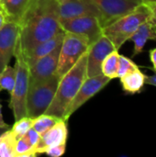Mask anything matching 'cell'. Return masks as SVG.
I'll use <instances>...</instances> for the list:
<instances>
[{"label": "cell", "instance_id": "31", "mask_svg": "<svg viewBox=\"0 0 156 157\" xmlns=\"http://www.w3.org/2000/svg\"><path fill=\"white\" fill-rule=\"evenodd\" d=\"M0 128L2 129H6V130H8L10 128V126L8 124H6L3 119V115H2V108H1V105H0Z\"/></svg>", "mask_w": 156, "mask_h": 157}, {"label": "cell", "instance_id": "32", "mask_svg": "<svg viewBox=\"0 0 156 157\" xmlns=\"http://www.w3.org/2000/svg\"><path fill=\"white\" fill-rule=\"evenodd\" d=\"M142 3L147 6H152L156 5V0H142Z\"/></svg>", "mask_w": 156, "mask_h": 157}, {"label": "cell", "instance_id": "14", "mask_svg": "<svg viewBox=\"0 0 156 157\" xmlns=\"http://www.w3.org/2000/svg\"><path fill=\"white\" fill-rule=\"evenodd\" d=\"M67 126L66 121L61 120L56 124H54L51 129L46 131L40 135L38 144L35 146L36 155L44 154L51 147L64 144L67 140Z\"/></svg>", "mask_w": 156, "mask_h": 157}, {"label": "cell", "instance_id": "25", "mask_svg": "<svg viewBox=\"0 0 156 157\" xmlns=\"http://www.w3.org/2000/svg\"><path fill=\"white\" fill-rule=\"evenodd\" d=\"M139 66L130 58L120 54L119 58V65H118V71H117V78H120L129 72L138 68Z\"/></svg>", "mask_w": 156, "mask_h": 157}, {"label": "cell", "instance_id": "8", "mask_svg": "<svg viewBox=\"0 0 156 157\" xmlns=\"http://www.w3.org/2000/svg\"><path fill=\"white\" fill-rule=\"evenodd\" d=\"M61 28L65 32H71L87 39L90 45L97 41L102 35V26L95 16H83L60 22Z\"/></svg>", "mask_w": 156, "mask_h": 157}, {"label": "cell", "instance_id": "17", "mask_svg": "<svg viewBox=\"0 0 156 157\" xmlns=\"http://www.w3.org/2000/svg\"><path fill=\"white\" fill-rule=\"evenodd\" d=\"M120 79L122 89L126 94L130 95L141 93L146 85V75L143 73L139 67L129 72Z\"/></svg>", "mask_w": 156, "mask_h": 157}, {"label": "cell", "instance_id": "30", "mask_svg": "<svg viewBox=\"0 0 156 157\" xmlns=\"http://www.w3.org/2000/svg\"><path fill=\"white\" fill-rule=\"evenodd\" d=\"M145 83L150 86H156V73H154L152 75H146V81Z\"/></svg>", "mask_w": 156, "mask_h": 157}, {"label": "cell", "instance_id": "3", "mask_svg": "<svg viewBox=\"0 0 156 157\" xmlns=\"http://www.w3.org/2000/svg\"><path fill=\"white\" fill-rule=\"evenodd\" d=\"M150 17L151 11L149 6L142 4L133 11L104 27L102 33L119 51L127 40H131L139 27L150 19Z\"/></svg>", "mask_w": 156, "mask_h": 157}, {"label": "cell", "instance_id": "2", "mask_svg": "<svg viewBox=\"0 0 156 157\" xmlns=\"http://www.w3.org/2000/svg\"><path fill=\"white\" fill-rule=\"evenodd\" d=\"M86 60L87 52L60 78L54 98L45 111V114L64 120L65 112L71 101L86 78Z\"/></svg>", "mask_w": 156, "mask_h": 157}, {"label": "cell", "instance_id": "10", "mask_svg": "<svg viewBox=\"0 0 156 157\" xmlns=\"http://www.w3.org/2000/svg\"><path fill=\"white\" fill-rule=\"evenodd\" d=\"M117 50L112 42L104 35L89 46L86 60V77L101 75V64L104 59L113 51Z\"/></svg>", "mask_w": 156, "mask_h": 157}, {"label": "cell", "instance_id": "20", "mask_svg": "<svg viewBox=\"0 0 156 157\" xmlns=\"http://www.w3.org/2000/svg\"><path fill=\"white\" fill-rule=\"evenodd\" d=\"M119 58H120L119 51L115 50L112 52H110L104 59V61L101 64V72L105 76H107L110 79L117 78Z\"/></svg>", "mask_w": 156, "mask_h": 157}, {"label": "cell", "instance_id": "4", "mask_svg": "<svg viewBox=\"0 0 156 157\" xmlns=\"http://www.w3.org/2000/svg\"><path fill=\"white\" fill-rule=\"evenodd\" d=\"M14 56L16 58V81L10 93L9 108L13 112L15 121L27 116V95L29 87V66L25 60L19 39L17 42Z\"/></svg>", "mask_w": 156, "mask_h": 157}, {"label": "cell", "instance_id": "23", "mask_svg": "<svg viewBox=\"0 0 156 157\" xmlns=\"http://www.w3.org/2000/svg\"><path fill=\"white\" fill-rule=\"evenodd\" d=\"M32 124H33V119L28 116H25L17 121H15V123L10 129V131L12 132L14 136L17 138V140H18L30 128H32Z\"/></svg>", "mask_w": 156, "mask_h": 157}, {"label": "cell", "instance_id": "5", "mask_svg": "<svg viewBox=\"0 0 156 157\" xmlns=\"http://www.w3.org/2000/svg\"><path fill=\"white\" fill-rule=\"evenodd\" d=\"M60 78L53 75L48 80L29 87L26 102L28 117L34 119L45 113L54 98Z\"/></svg>", "mask_w": 156, "mask_h": 157}, {"label": "cell", "instance_id": "16", "mask_svg": "<svg viewBox=\"0 0 156 157\" xmlns=\"http://www.w3.org/2000/svg\"><path fill=\"white\" fill-rule=\"evenodd\" d=\"M131 40L134 44L132 57H135L143 52L148 40H156V27L150 20L143 23L131 38Z\"/></svg>", "mask_w": 156, "mask_h": 157}, {"label": "cell", "instance_id": "33", "mask_svg": "<svg viewBox=\"0 0 156 157\" xmlns=\"http://www.w3.org/2000/svg\"><path fill=\"white\" fill-rule=\"evenodd\" d=\"M6 131V129H2V128H0V136H1V135L3 134V132H5Z\"/></svg>", "mask_w": 156, "mask_h": 157}, {"label": "cell", "instance_id": "22", "mask_svg": "<svg viewBox=\"0 0 156 157\" xmlns=\"http://www.w3.org/2000/svg\"><path fill=\"white\" fill-rule=\"evenodd\" d=\"M16 81V68L9 64L0 73V91L6 90L11 93Z\"/></svg>", "mask_w": 156, "mask_h": 157}, {"label": "cell", "instance_id": "6", "mask_svg": "<svg viewBox=\"0 0 156 157\" xmlns=\"http://www.w3.org/2000/svg\"><path fill=\"white\" fill-rule=\"evenodd\" d=\"M89 46L90 44L86 38L64 31L55 75L62 77L67 73L78 62L83 54L88 51Z\"/></svg>", "mask_w": 156, "mask_h": 157}, {"label": "cell", "instance_id": "15", "mask_svg": "<svg viewBox=\"0 0 156 157\" xmlns=\"http://www.w3.org/2000/svg\"><path fill=\"white\" fill-rule=\"evenodd\" d=\"M63 36H64V31H61L55 36L50 38L49 40L37 44L27 53H23L29 66H31L37 61L48 55L52 51H54L57 47H59L62 44Z\"/></svg>", "mask_w": 156, "mask_h": 157}, {"label": "cell", "instance_id": "12", "mask_svg": "<svg viewBox=\"0 0 156 157\" xmlns=\"http://www.w3.org/2000/svg\"><path fill=\"white\" fill-rule=\"evenodd\" d=\"M19 39L18 24L7 22L0 29V73L9 64Z\"/></svg>", "mask_w": 156, "mask_h": 157}, {"label": "cell", "instance_id": "29", "mask_svg": "<svg viewBox=\"0 0 156 157\" xmlns=\"http://www.w3.org/2000/svg\"><path fill=\"white\" fill-rule=\"evenodd\" d=\"M150 11H151V17H150V21L156 27V5L149 6Z\"/></svg>", "mask_w": 156, "mask_h": 157}, {"label": "cell", "instance_id": "19", "mask_svg": "<svg viewBox=\"0 0 156 157\" xmlns=\"http://www.w3.org/2000/svg\"><path fill=\"white\" fill-rule=\"evenodd\" d=\"M17 142L10 129L3 132L0 136V157H14Z\"/></svg>", "mask_w": 156, "mask_h": 157}, {"label": "cell", "instance_id": "21", "mask_svg": "<svg viewBox=\"0 0 156 157\" xmlns=\"http://www.w3.org/2000/svg\"><path fill=\"white\" fill-rule=\"evenodd\" d=\"M62 119H59L55 116L48 115V114H41L36 118L33 119V124L32 128L39 133L43 134L46 131L51 129L54 124H56L59 121Z\"/></svg>", "mask_w": 156, "mask_h": 157}, {"label": "cell", "instance_id": "18", "mask_svg": "<svg viewBox=\"0 0 156 157\" xmlns=\"http://www.w3.org/2000/svg\"><path fill=\"white\" fill-rule=\"evenodd\" d=\"M29 2L30 0H0V4L6 10L9 22L17 24L19 23Z\"/></svg>", "mask_w": 156, "mask_h": 157}, {"label": "cell", "instance_id": "9", "mask_svg": "<svg viewBox=\"0 0 156 157\" xmlns=\"http://www.w3.org/2000/svg\"><path fill=\"white\" fill-rule=\"evenodd\" d=\"M110 78L105 76L103 74L92 77H86L80 86L79 90L77 91L76 95L71 101L65 112L64 120L67 121L86 102H87L101 89H103L110 82Z\"/></svg>", "mask_w": 156, "mask_h": 157}, {"label": "cell", "instance_id": "1", "mask_svg": "<svg viewBox=\"0 0 156 157\" xmlns=\"http://www.w3.org/2000/svg\"><path fill=\"white\" fill-rule=\"evenodd\" d=\"M19 41L23 53L61 31L57 0H30L19 23Z\"/></svg>", "mask_w": 156, "mask_h": 157}, {"label": "cell", "instance_id": "27", "mask_svg": "<svg viewBox=\"0 0 156 157\" xmlns=\"http://www.w3.org/2000/svg\"><path fill=\"white\" fill-rule=\"evenodd\" d=\"M7 22H9V20H8V17H7V15H6V10L4 9L3 6L0 4V29H1Z\"/></svg>", "mask_w": 156, "mask_h": 157}, {"label": "cell", "instance_id": "13", "mask_svg": "<svg viewBox=\"0 0 156 157\" xmlns=\"http://www.w3.org/2000/svg\"><path fill=\"white\" fill-rule=\"evenodd\" d=\"M60 22L83 16H95L99 19L97 7L89 0H57Z\"/></svg>", "mask_w": 156, "mask_h": 157}, {"label": "cell", "instance_id": "11", "mask_svg": "<svg viewBox=\"0 0 156 157\" xmlns=\"http://www.w3.org/2000/svg\"><path fill=\"white\" fill-rule=\"evenodd\" d=\"M61 45L29 66V86L40 84L55 75Z\"/></svg>", "mask_w": 156, "mask_h": 157}, {"label": "cell", "instance_id": "28", "mask_svg": "<svg viewBox=\"0 0 156 157\" xmlns=\"http://www.w3.org/2000/svg\"><path fill=\"white\" fill-rule=\"evenodd\" d=\"M149 57L150 61L153 63V71L156 73V48L151 49L149 51Z\"/></svg>", "mask_w": 156, "mask_h": 157}, {"label": "cell", "instance_id": "7", "mask_svg": "<svg viewBox=\"0 0 156 157\" xmlns=\"http://www.w3.org/2000/svg\"><path fill=\"white\" fill-rule=\"evenodd\" d=\"M99 13L102 28L133 11L141 6L142 0H89Z\"/></svg>", "mask_w": 156, "mask_h": 157}, {"label": "cell", "instance_id": "26", "mask_svg": "<svg viewBox=\"0 0 156 157\" xmlns=\"http://www.w3.org/2000/svg\"><path fill=\"white\" fill-rule=\"evenodd\" d=\"M65 147H66V144L56 145L48 149L44 154L51 157H60L65 153Z\"/></svg>", "mask_w": 156, "mask_h": 157}, {"label": "cell", "instance_id": "24", "mask_svg": "<svg viewBox=\"0 0 156 157\" xmlns=\"http://www.w3.org/2000/svg\"><path fill=\"white\" fill-rule=\"evenodd\" d=\"M35 148L23 136L17 142L14 157H35Z\"/></svg>", "mask_w": 156, "mask_h": 157}]
</instances>
